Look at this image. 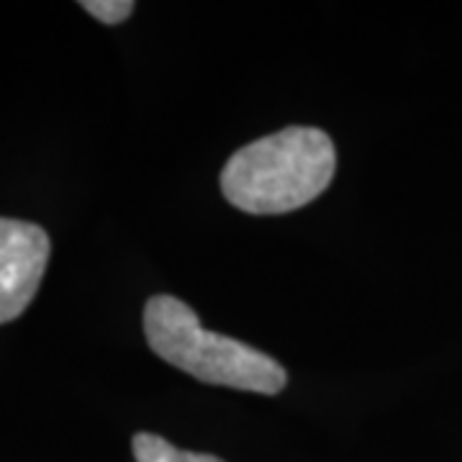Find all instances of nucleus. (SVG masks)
Returning a JSON list of instances; mask_svg holds the SVG:
<instances>
[{
	"label": "nucleus",
	"instance_id": "obj_1",
	"mask_svg": "<svg viewBox=\"0 0 462 462\" xmlns=\"http://www.w3.org/2000/svg\"><path fill=\"white\" fill-rule=\"evenodd\" d=\"M334 170L337 149L329 134L288 126L236 149L221 172V193L245 214H291L329 188Z\"/></svg>",
	"mask_w": 462,
	"mask_h": 462
},
{
	"label": "nucleus",
	"instance_id": "obj_2",
	"mask_svg": "<svg viewBox=\"0 0 462 462\" xmlns=\"http://www.w3.org/2000/svg\"><path fill=\"white\" fill-rule=\"evenodd\" d=\"M144 334L157 357L200 383L263 396L281 393L288 383V373L278 360L257 346L203 329L199 314L180 298H149Z\"/></svg>",
	"mask_w": 462,
	"mask_h": 462
},
{
	"label": "nucleus",
	"instance_id": "obj_3",
	"mask_svg": "<svg viewBox=\"0 0 462 462\" xmlns=\"http://www.w3.org/2000/svg\"><path fill=\"white\" fill-rule=\"evenodd\" d=\"M51 254L50 234L39 224L0 218V324L29 309Z\"/></svg>",
	"mask_w": 462,
	"mask_h": 462
},
{
	"label": "nucleus",
	"instance_id": "obj_4",
	"mask_svg": "<svg viewBox=\"0 0 462 462\" xmlns=\"http://www.w3.org/2000/svg\"><path fill=\"white\" fill-rule=\"evenodd\" d=\"M132 449L136 462H224L216 455L206 452H185L167 442L165 437L152 434V431H139L134 434Z\"/></svg>",
	"mask_w": 462,
	"mask_h": 462
},
{
	"label": "nucleus",
	"instance_id": "obj_5",
	"mask_svg": "<svg viewBox=\"0 0 462 462\" xmlns=\"http://www.w3.org/2000/svg\"><path fill=\"white\" fill-rule=\"evenodd\" d=\"M85 11L93 18H98L100 23L116 26L121 21L132 16V11L136 8L132 0H83L80 3Z\"/></svg>",
	"mask_w": 462,
	"mask_h": 462
}]
</instances>
